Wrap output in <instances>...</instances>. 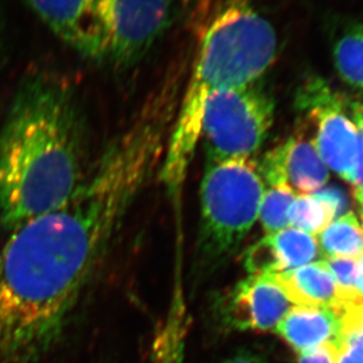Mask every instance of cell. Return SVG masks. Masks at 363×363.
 <instances>
[{"label":"cell","instance_id":"obj_20","mask_svg":"<svg viewBox=\"0 0 363 363\" xmlns=\"http://www.w3.org/2000/svg\"><path fill=\"white\" fill-rule=\"evenodd\" d=\"M311 196L318 202L328 206L335 218L346 215L350 210V199L345 190L337 185H328L315 191Z\"/></svg>","mask_w":363,"mask_h":363},{"label":"cell","instance_id":"obj_14","mask_svg":"<svg viewBox=\"0 0 363 363\" xmlns=\"http://www.w3.org/2000/svg\"><path fill=\"white\" fill-rule=\"evenodd\" d=\"M333 58L340 78L363 90V25H350L341 32L334 43Z\"/></svg>","mask_w":363,"mask_h":363},{"label":"cell","instance_id":"obj_22","mask_svg":"<svg viewBox=\"0 0 363 363\" xmlns=\"http://www.w3.org/2000/svg\"><path fill=\"white\" fill-rule=\"evenodd\" d=\"M350 111L353 115V122L357 126L360 142V154H359V167H357V183L354 188L363 185V101H354L350 105Z\"/></svg>","mask_w":363,"mask_h":363},{"label":"cell","instance_id":"obj_15","mask_svg":"<svg viewBox=\"0 0 363 363\" xmlns=\"http://www.w3.org/2000/svg\"><path fill=\"white\" fill-rule=\"evenodd\" d=\"M269 236L282 272L311 264L322 255L318 240L295 228H284Z\"/></svg>","mask_w":363,"mask_h":363},{"label":"cell","instance_id":"obj_17","mask_svg":"<svg viewBox=\"0 0 363 363\" xmlns=\"http://www.w3.org/2000/svg\"><path fill=\"white\" fill-rule=\"evenodd\" d=\"M334 220L332 210L313 196H298L288 213V223L309 235L321 234Z\"/></svg>","mask_w":363,"mask_h":363},{"label":"cell","instance_id":"obj_13","mask_svg":"<svg viewBox=\"0 0 363 363\" xmlns=\"http://www.w3.org/2000/svg\"><path fill=\"white\" fill-rule=\"evenodd\" d=\"M318 245L325 257L359 259L363 256V229L355 213L348 211L318 234Z\"/></svg>","mask_w":363,"mask_h":363},{"label":"cell","instance_id":"obj_6","mask_svg":"<svg viewBox=\"0 0 363 363\" xmlns=\"http://www.w3.org/2000/svg\"><path fill=\"white\" fill-rule=\"evenodd\" d=\"M296 108L315 128L311 140L325 167L355 185L360 142L342 97L321 78H311L297 92Z\"/></svg>","mask_w":363,"mask_h":363},{"label":"cell","instance_id":"obj_18","mask_svg":"<svg viewBox=\"0 0 363 363\" xmlns=\"http://www.w3.org/2000/svg\"><path fill=\"white\" fill-rule=\"evenodd\" d=\"M325 262L335 282L337 308L363 300L357 290V259L347 257H325Z\"/></svg>","mask_w":363,"mask_h":363},{"label":"cell","instance_id":"obj_23","mask_svg":"<svg viewBox=\"0 0 363 363\" xmlns=\"http://www.w3.org/2000/svg\"><path fill=\"white\" fill-rule=\"evenodd\" d=\"M222 363H270L257 354L252 353V352H238L234 355L228 357Z\"/></svg>","mask_w":363,"mask_h":363},{"label":"cell","instance_id":"obj_9","mask_svg":"<svg viewBox=\"0 0 363 363\" xmlns=\"http://www.w3.org/2000/svg\"><path fill=\"white\" fill-rule=\"evenodd\" d=\"M55 33L90 60H101V39L96 24L97 0H23Z\"/></svg>","mask_w":363,"mask_h":363},{"label":"cell","instance_id":"obj_2","mask_svg":"<svg viewBox=\"0 0 363 363\" xmlns=\"http://www.w3.org/2000/svg\"><path fill=\"white\" fill-rule=\"evenodd\" d=\"M84 128L67 85L35 74L16 91L0 129V227L12 231L63 206L85 172Z\"/></svg>","mask_w":363,"mask_h":363},{"label":"cell","instance_id":"obj_25","mask_svg":"<svg viewBox=\"0 0 363 363\" xmlns=\"http://www.w3.org/2000/svg\"><path fill=\"white\" fill-rule=\"evenodd\" d=\"M357 290L363 298V256L357 259Z\"/></svg>","mask_w":363,"mask_h":363},{"label":"cell","instance_id":"obj_7","mask_svg":"<svg viewBox=\"0 0 363 363\" xmlns=\"http://www.w3.org/2000/svg\"><path fill=\"white\" fill-rule=\"evenodd\" d=\"M170 0H97L101 60L133 63L143 56L169 21Z\"/></svg>","mask_w":363,"mask_h":363},{"label":"cell","instance_id":"obj_12","mask_svg":"<svg viewBox=\"0 0 363 363\" xmlns=\"http://www.w3.org/2000/svg\"><path fill=\"white\" fill-rule=\"evenodd\" d=\"M281 145L283 174L294 191L314 194L328 182L329 170L306 133L289 137Z\"/></svg>","mask_w":363,"mask_h":363},{"label":"cell","instance_id":"obj_21","mask_svg":"<svg viewBox=\"0 0 363 363\" xmlns=\"http://www.w3.org/2000/svg\"><path fill=\"white\" fill-rule=\"evenodd\" d=\"M298 363H336L337 350L333 342L323 343L298 353Z\"/></svg>","mask_w":363,"mask_h":363},{"label":"cell","instance_id":"obj_5","mask_svg":"<svg viewBox=\"0 0 363 363\" xmlns=\"http://www.w3.org/2000/svg\"><path fill=\"white\" fill-rule=\"evenodd\" d=\"M275 101L261 85L222 91L206 101L201 137L208 161L249 158L272 129Z\"/></svg>","mask_w":363,"mask_h":363},{"label":"cell","instance_id":"obj_1","mask_svg":"<svg viewBox=\"0 0 363 363\" xmlns=\"http://www.w3.org/2000/svg\"><path fill=\"white\" fill-rule=\"evenodd\" d=\"M154 104L116 137L77 191L11 231L0 249V362L37 363L58 345L168 142Z\"/></svg>","mask_w":363,"mask_h":363},{"label":"cell","instance_id":"obj_26","mask_svg":"<svg viewBox=\"0 0 363 363\" xmlns=\"http://www.w3.org/2000/svg\"><path fill=\"white\" fill-rule=\"evenodd\" d=\"M354 197H355V201H357L359 209H360L361 218L363 220V185L354 188Z\"/></svg>","mask_w":363,"mask_h":363},{"label":"cell","instance_id":"obj_16","mask_svg":"<svg viewBox=\"0 0 363 363\" xmlns=\"http://www.w3.org/2000/svg\"><path fill=\"white\" fill-rule=\"evenodd\" d=\"M295 199V191L288 183L266 186L259 218L267 234H275L288 225V213Z\"/></svg>","mask_w":363,"mask_h":363},{"label":"cell","instance_id":"obj_19","mask_svg":"<svg viewBox=\"0 0 363 363\" xmlns=\"http://www.w3.org/2000/svg\"><path fill=\"white\" fill-rule=\"evenodd\" d=\"M340 336H354L363 343V300L340 308Z\"/></svg>","mask_w":363,"mask_h":363},{"label":"cell","instance_id":"obj_4","mask_svg":"<svg viewBox=\"0 0 363 363\" xmlns=\"http://www.w3.org/2000/svg\"><path fill=\"white\" fill-rule=\"evenodd\" d=\"M266 185L249 158L208 161L201 182L197 259L213 269L241 247L259 218Z\"/></svg>","mask_w":363,"mask_h":363},{"label":"cell","instance_id":"obj_3","mask_svg":"<svg viewBox=\"0 0 363 363\" xmlns=\"http://www.w3.org/2000/svg\"><path fill=\"white\" fill-rule=\"evenodd\" d=\"M276 52L275 28L249 0H227L215 14L203 35L162 161V181L172 199L181 197L208 99L256 84L275 62Z\"/></svg>","mask_w":363,"mask_h":363},{"label":"cell","instance_id":"obj_8","mask_svg":"<svg viewBox=\"0 0 363 363\" xmlns=\"http://www.w3.org/2000/svg\"><path fill=\"white\" fill-rule=\"evenodd\" d=\"M288 311L289 300L274 274H249L228 295L220 318L224 325L236 330L266 332L276 328Z\"/></svg>","mask_w":363,"mask_h":363},{"label":"cell","instance_id":"obj_24","mask_svg":"<svg viewBox=\"0 0 363 363\" xmlns=\"http://www.w3.org/2000/svg\"><path fill=\"white\" fill-rule=\"evenodd\" d=\"M6 48V31H5V19H4L3 9L0 5V65L3 63Z\"/></svg>","mask_w":363,"mask_h":363},{"label":"cell","instance_id":"obj_10","mask_svg":"<svg viewBox=\"0 0 363 363\" xmlns=\"http://www.w3.org/2000/svg\"><path fill=\"white\" fill-rule=\"evenodd\" d=\"M339 332V313L329 307L289 308L276 325V334L297 353L323 343L335 342Z\"/></svg>","mask_w":363,"mask_h":363},{"label":"cell","instance_id":"obj_11","mask_svg":"<svg viewBox=\"0 0 363 363\" xmlns=\"http://www.w3.org/2000/svg\"><path fill=\"white\" fill-rule=\"evenodd\" d=\"M288 300L297 306L337 308L336 286L325 259L274 274Z\"/></svg>","mask_w":363,"mask_h":363}]
</instances>
